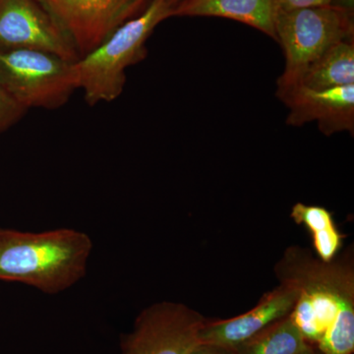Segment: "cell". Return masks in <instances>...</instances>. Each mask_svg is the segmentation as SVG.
Here are the masks:
<instances>
[{"instance_id": "6da1fadb", "label": "cell", "mask_w": 354, "mask_h": 354, "mask_svg": "<svg viewBox=\"0 0 354 354\" xmlns=\"http://www.w3.org/2000/svg\"><path fill=\"white\" fill-rule=\"evenodd\" d=\"M274 272L279 283L297 291L290 316L305 341L322 354H353V251L323 262L307 249L290 246Z\"/></svg>"}, {"instance_id": "5bb4252c", "label": "cell", "mask_w": 354, "mask_h": 354, "mask_svg": "<svg viewBox=\"0 0 354 354\" xmlns=\"http://www.w3.org/2000/svg\"><path fill=\"white\" fill-rule=\"evenodd\" d=\"M309 346L288 315L268 326L232 351L234 354H299Z\"/></svg>"}, {"instance_id": "8fae6325", "label": "cell", "mask_w": 354, "mask_h": 354, "mask_svg": "<svg viewBox=\"0 0 354 354\" xmlns=\"http://www.w3.org/2000/svg\"><path fill=\"white\" fill-rule=\"evenodd\" d=\"M171 16L227 18L277 39L274 0H183L172 8Z\"/></svg>"}, {"instance_id": "d6986e66", "label": "cell", "mask_w": 354, "mask_h": 354, "mask_svg": "<svg viewBox=\"0 0 354 354\" xmlns=\"http://www.w3.org/2000/svg\"><path fill=\"white\" fill-rule=\"evenodd\" d=\"M167 1H169V6H171L172 8H174V7L176 6V4H178L179 2L183 1V0H167Z\"/></svg>"}, {"instance_id": "5b68a950", "label": "cell", "mask_w": 354, "mask_h": 354, "mask_svg": "<svg viewBox=\"0 0 354 354\" xmlns=\"http://www.w3.org/2000/svg\"><path fill=\"white\" fill-rule=\"evenodd\" d=\"M72 64L46 51L0 50V85L25 109H59L76 90Z\"/></svg>"}, {"instance_id": "ac0fdd59", "label": "cell", "mask_w": 354, "mask_h": 354, "mask_svg": "<svg viewBox=\"0 0 354 354\" xmlns=\"http://www.w3.org/2000/svg\"><path fill=\"white\" fill-rule=\"evenodd\" d=\"M299 354H322L320 353V351H318L316 348H314V346H309L308 348L306 349H304L302 353H300Z\"/></svg>"}, {"instance_id": "7c38bea8", "label": "cell", "mask_w": 354, "mask_h": 354, "mask_svg": "<svg viewBox=\"0 0 354 354\" xmlns=\"http://www.w3.org/2000/svg\"><path fill=\"white\" fill-rule=\"evenodd\" d=\"M298 85L312 90L354 85L353 39L330 46L305 70Z\"/></svg>"}, {"instance_id": "2e32d148", "label": "cell", "mask_w": 354, "mask_h": 354, "mask_svg": "<svg viewBox=\"0 0 354 354\" xmlns=\"http://www.w3.org/2000/svg\"><path fill=\"white\" fill-rule=\"evenodd\" d=\"M274 2L276 12H278V11L333 6L335 0H274Z\"/></svg>"}, {"instance_id": "30bf717a", "label": "cell", "mask_w": 354, "mask_h": 354, "mask_svg": "<svg viewBox=\"0 0 354 354\" xmlns=\"http://www.w3.org/2000/svg\"><path fill=\"white\" fill-rule=\"evenodd\" d=\"M297 300V291L279 283L265 293L260 301L246 313L227 320H206L200 330V344H215L234 349L271 324L290 315Z\"/></svg>"}, {"instance_id": "4fadbf2b", "label": "cell", "mask_w": 354, "mask_h": 354, "mask_svg": "<svg viewBox=\"0 0 354 354\" xmlns=\"http://www.w3.org/2000/svg\"><path fill=\"white\" fill-rule=\"evenodd\" d=\"M290 216L297 225H304L311 232L319 259L330 262L337 257L344 244V235L337 230L330 211L324 207L297 203L291 209Z\"/></svg>"}, {"instance_id": "7a4b0ae2", "label": "cell", "mask_w": 354, "mask_h": 354, "mask_svg": "<svg viewBox=\"0 0 354 354\" xmlns=\"http://www.w3.org/2000/svg\"><path fill=\"white\" fill-rule=\"evenodd\" d=\"M92 251L91 237L74 228L41 232L0 228V281L57 295L85 277Z\"/></svg>"}, {"instance_id": "e0dca14e", "label": "cell", "mask_w": 354, "mask_h": 354, "mask_svg": "<svg viewBox=\"0 0 354 354\" xmlns=\"http://www.w3.org/2000/svg\"><path fill=\"white\" fill-rule=\"evenodd\" d=\"M190 354H234V351L215 344H199Z\"/></svg>"}, {"instance_id": "8992f818", "label": "cell", "mask_w": 354, "mask_h": 354, "mask_svg": "<svg viewBox=\"0 0 354 354\" xmlns=\"http://www.w3.org/2000/svg\"><path fill=\"white\" fill-rule=\"evenodd\" d=\"M207 319L177 302H158L137 316L121 339L120 354H190Z\"/></svg>"}, {"instance_id": "ffe728a7", "label": "cell", "mask_w": 354, "mask_h": 354, "mask_svg": "<svg viewBox=\"0 0 354 354\" xmlns=\"http://www.w3.org/2000/svg\"><path fill=\"white\" fill-rule=\"evenodd\" d=\"M151 1V0H139V7L140 10H141L142 8H143V6H145V4H147V2Z\"/></svg>"}, {"instance_id": "3957f363", "label": "cell", "mask_w": 354, "mask_h": 354, "mask_svg": "<svg viewBox=\"0 0 354 354\" xmlns=\"http://www.w3.org/2000/svg\"><path fill=\"white\" fill-rule=\"evenodd\" d=\"M171 14L167 0H151L141 15L123 23L104 43L72 64L76 88H82L88 104L113 102L122 94L125 70L146 57L147 39Z\"/></svg>"}, {"instance_id": "52a82bcc", "label": "cell", "mask_w": 354, "mask_h": 354, "mask_svg": "<svg viewBox=\"0 0 354 354\" xmlns=\"http://www.w3.org/2000/svg\"><path fill=\"white\" fill-rule=\"evenodd\" d=\"M0 50L46 51L76 62L80 55L39 0H0Z\"/></svg>"}, {"instance_id": "9a60e30c", "label": "cell", "mask_w": 354, "mask_h": 354, "mask_svg": "<svg viewBox=\"0 0 354 354\" xmlns=\"http://www.w3.org/2000/svg\"><path fill=\"white\" fill-rule=\"evenodd\" d=\"M27 111L0 85V133L18 122Z\"/></svg>"}, {"instance_id": "ba28073f", "label": "cell", "mask_w": 354, "mask_h": 354, "mask_svg": "<svg viewBox=\"0 0 354 354\" xmlns=\"http://www.w3.org/2000/svg\"><path fill=\"white\" fill-rule=\"evenodd\" d=\"M71 39L80 57L104 43L140 10L139 0H39Z\"/></svg>"}, {"instance_id": "277c9868", "label": "cell", "mask_w": 354, "mask_h": 354, "mask_svg": "<svg viewBox=\"0 0 354 354\" xmlns=\"http://www.w3.org/2000/svg\"><path fill=\"white\" fill-rule=\"evenodd\" d=\"M274 30L286 57L279 95L297 87L305 70L330 46L353 39V11L339 4L278 11Z\"/></svg>"}, {"instance_id": "9c48e42d", "label": "cell", "mask_w": 354, "mask_h": 354, "mask_svg": "<svg viewBox=\"0 0 354 354\" xmlns=\"http://www.w3.org/2000/svg\"><path fill=\"white\" fill-rule=\"evenodd\" d=\"M290 109L286 123L301 127L311 121L330 136L342 131L354 132V85L312 90L298 85L277 95Z\"/></svg>"}]
</instances>
